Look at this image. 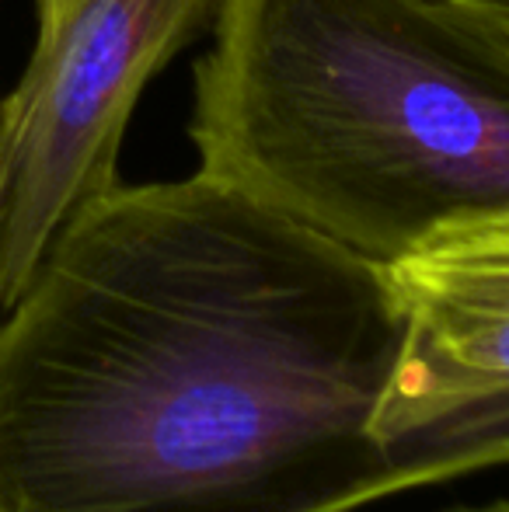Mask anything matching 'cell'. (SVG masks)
<instances>
[{"label":"cell","instance_id":"cell-1","mask_svg":"<svg viewBox=\"0 0 509 512\" xmlns=\"http://www.w3.org/2000/svg\"><path fill=\"white\" fill-rule=\"evenodd\" d=\"M384 265L196 175L112 185L0 314V512H356L405 495L374 418Z\"/></svg>","mask_w":509,"mask_h":512},{"label":"cell","instance_id":"cell-2","mask_svg":"<svg viewBox=\"0 0 509 512\" xmlns=\"http://www.w3.org/2000/svg\"><path fill=\"white\" fill-rule=\"evenodd\" d=\"M203 175L391 265L509 209V60L433 0H220Z\"/></svg>","mask_w":509,"mask_h":512},{"label":"cell","instance_id":"cell-3","mask_svg":"<svg viewBox=\"0 0 509 512\" xmlns=\"http://www.w3.org/2000/svg\"><path fill=\"white\" fill-rule=\"evenodd\" d=\"M220 0H81L4 95L0 314L53 237L119 185V150L147 81L213 18Z\"/></svg>","mask_w":509,"mask_h":512},{"label":"cell","instance_id":"cell-4","mask_svg":"<svg viewBox=\"0 0 509 512\" xmlns=\"http://www.w3.org/2000/svg\"><path fill=\"white\" fill-rule=\"evenodd\" d=\"M384 272L401 342L374 429L415 492L447 481L436 443L450 422H509V209L440 230Z\"/></svg>","mask_w":509,"mask_h":512},{"label":"cell","instance_id":"cell-5","mask_svg":"<svg viewBox=\"0 0 509 512\" xmlns=\"http://www.w3.org/2000/svg\"><path fill=\"white\" fill-rule=\"evenodd\" d=\"M433 4L509 60V0H433Z\"/></svg>","mask_w":509,"mask_h":512},{"label":"cell","instance_id":"cell-6","mask_svg":"<svg viewBox=\"0 0 509 512\" xmlns=\"http://www.w3.org/2000/svg\"><path fill=\"white\" fill-rule=\"evenodd\" d=\"M81 0H35V35L53 32Z\"/></svg>","mask_w":509,"mask_h":512},{"label":"cell","instance_id":"cell-7","mask_svg":"<svg viewBox=\"0 0 509 512\" xmlns=\"http://www.w3.org/2000/svg\"><path fill=\"white\" fill-rule=\"evenodd\" d=\"M443 512H509V499H496V502H478V506H454Z\"/></svg>","mask_w":509,"mask_h":512},{"label":"cell","instance_id":"cell-8","mask_svg":"<svg viewBox=\"0 0 509 512\" xmlns=\"http://www.w3.org/2000/svg\"><path fill=\"white\" fill-rule=\"evenodd\" d=\"M0 199H4V95H0Z\"/></svg>","mask_w":509,"mask_h":512}]
</instances>
